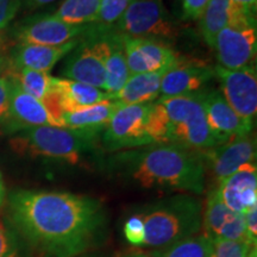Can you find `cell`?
I'll return each instance as SVG.
<instances>
[{
  "label": "cell",
  "instance_id": "28",
  "mask_svg": "<svg viewBox=\"0 0 257 257\" xmlns=\"http://www.w3.org/2000/svg\"><path fill=\"white\" fill-rule=\"evenodd\" d=\"M130 3L131 0H101L98 17L94 23H91L93 29L99 32L114 29Z\"/></svg>",
  "mask_w": 257,
  "mask_h": 257
},
{
  "label": "cell",
  "instance_id": "30",
  "mask_svg": "<svg viewBox=\"0 0 257 257\" xmlns=\"http://www.w3.org/2000/svg\"><path fill=\"white\" fill-rule=\"evenodd\" d=\"M23 246L11 223L0 217V257H22Z\"/></svg>",
  "mask_w": 257,
  "mask_h": 257
},
{
  "label": "cell",
  "instance_id": "37",
  "mask_svg": "<svg viewBox=\"0 0 257 257\" xmlns=\"http://www.w3.org/2000/svg\"><path fill=\"white\" fill-rule=\"evenodd\" d=\"M53 2H55V0H25L28 8H30V9L41 8V6L48 5V4H50V3H53Z\"/></svg>",
  "mask_w": 257,
  "mask_h": 257
},
{
  "label": "cell",
  "instance_id": "35",
  "mask_svg": "<svg viewBox=\"0 0 257 257\" xmlns=\"http://www.w3.org/2000/svg\"><path fill=\"white\" fill-rule=\"evenodd\" d=\"M245 223V237L246 240L256 246L257 244V206L250 208L243 214Z\"/></svg>",
  "mask_w": 257,
  "mask_h": 257
},
{
  "label": "cell",
  "instance_id": "4",
  "mask_svg": "<svg viewBox=\"0 0 257 257\" xmlns=\"http://www.w3.org/2000/svg\"><path fill=\"white\" fill-rule=\"evenodd\" d=\"M204 91L157 99L165 124L166 144L202 153L218 147L208 126L204 107Z\"/></svg>",
  "mask_w": 257,
  "mask_h": 257
},
{
  "label": "cell",
  "instance_id": "20",
  "mask_svg": "<svg viewBox=\"0 0 257 257\" xmlns=\"http://www.w3.org/2000/svg\"><path fill=\"white\" fill-rule=\"evenodd\" d=\"M75 38L62 46H37V44H18L10 60V69H32L48 73L54 66L69 54L79 44Z\"/></svg>",
  "mask_w": 257,
  "mask_h": 257
},
{
  "label": "cell",
  "instance_id": "2",
  "mask_svg": "<svg viewBox=\"0 0 257 257\" xmlns=\"http://www.w3.org/2000/svg\"><path fill=\"white\" fill-rule=\"evenodd\" d=\"M108 170L146 189H166L199 195L205 191L201 153L175 144H154L124 150L108 160Z\"/></svg>",
  "mask_w": 257,
  "mask_h": 257
},
{
  "label": "cell",
  "instance_id": "6",
  "mask_svg": "<svg viewBox=\"0 0 257 257\" xmlns=\"http://www.w3.org/2000/svg\"><path fill=\"white\" fill-rule=\"evenodd\" d=\"M114 30L124 36L165 43L179 36L178 24L169 17L163 0H131Z\"/></svg>",
  "mask_w": 257,
  "mask_h": 257
},
{
  "label": "cell",
  "instance_id": "3",
  "mask_svg": "<svg viewBox=\"0 0 257 257\" xmlns=\"http://www.w3.org/2000/svg\"><path fill=\"white\" fill-rule=\"evenodd\" d=\"M144 226L141 249L162 250L200 233L202 202L193 194L173 195L140 208Z\"/></svg>",
  "mask_w": 257,
  "mask_h": 257
},
{
  "label": "cell",
  "instance_id": "41",
  "mask_svg": "<svg viewBox=\"0 0 257 257\" xmlns=\"http://www.w3.org/2000/svg\"><path fill=\"white\" fill-rule=\"evenodd\" d=\"M4 200H5V186H4V182H3L2 174H0V206L4 204Z\"/></svg>",
  "mask_w": 257,
  "mask_h": 257
},
{
  "label": "cell",
  "instance_id": "32",
  "mask_svg": "<svg viewBox=\"0 0 257 257\" xmlns=\"http://www.w3.org/2000/svg\"><path fill=\"white\" fill-rule=\"evenodd\" d=\"M12 85H14V79L8 69V72L0 76V125L4 123L8 117Z\"/></svg>",
  "mask_w": 257,
  "mask_h": 257
},
{
  "label": "cell",
  "instance_id": "29",
  "mask_svg": "<svg viewBox=\"0 0 257 257\" xmlns=\"http://www.w3.org/2000/svg\"><path fill=\"white\" fill-rule=\"evenodd\" d=\"M253 248L248 240L211 239L210 257H249Z\"/></svg>",
  "mask_w": 257,
  "mask_h": 257
},
{
  "label": "cell",
  "instance_id": "15",
  "mask_svg": "<svg viewBox=\"0 0 257 257\" xmlns=\"http://www.w3.org/2000/svg\"><path fill=\"white\" fill-rule=\"evenodd\" d=\"M88 24L73 25L61 21L54 15L41 16L24 22L15 31L19 44L37 46H62L67 42L81 37Z\"/></svg>",
  "mask_w": 257,
  "mask_h": 257
},
{
  "label": "cell",
  "instance_id": "33",
  "mask_svg": "<svg viewBox=\"0 0 257 257\" xmlns=\"http://www.w3.org/2000/svg\"><path fill=\"white\" fill-rule=\"evenodd\" d=\"M210 0H182V18L188 21H197L204 12Z\"/></svg>",
  "mask_w": 257,
  "mask_h": 257
},
{
  "label": "cell",
  "instance_id": "18",
  "mask_svg": "<svg viewBox=\"0 0 257 257\" xmlns=\"http://www.w3.org/2000/svg\"><path fill=\"white\" fill-rule=\"evenodd\" d=\"M204 107L210 130L218 146L234 137L245 136L252 133L253 125L248 124L234 112L216 89L204 92Z\"/></svg>",
  "mask_w": 257,
  "mask_h": 257
},
{
  "label": "cell",
  "instance_id": "34",
  "mask_svg": "<svg viewBox=\"0 0 257 257\" xmlns=\"http://www.w3.org/2000/svg\"><path fill=\"white\" fill-rule=\"evenodd\" d=\"M22 0H0V31L17 15Z\"/></svg>",
  "mask_w": 257,
  "mask_h": 257
},
{
  "label": "cell",
  "instance_id": "40",
  "mask_svg": "<svg viewBox=\"0 0 257 257\" xmlns=\"http://www.w3.org/2000/svg\"><path fill=\"white\" fill-rule=\"evenodd\" d=\"M8 48V43H6L5 37L3 36L2 31H0V56H4V53Z\"/></svg>",
  "mask_w": 257,
  "mask_h": 257
},
{
  "label": "cell",
  "instance_id": "39",
  "mask_svg": "<svg viewBox=\"0 0 257 257\" xmlns=\"http://www.w3.org/2000/svg\"><path fill=\"white\" fill-rule=\"evenodd\" d=\"M120 257H152L149 253L146 252H141V251H133V252H127L121 255Z\"/></svg>",
  "mask_w": 257,
  "mask_h": 257
},
{
  "label": "cell",
  "instance_id": "13",
  "mask_svg": "<svg viewBox=\"0 0 257 257\" xmlns=\"http://www.w3.org/2000/svg\"><path fill=\"white\" fill-rule=\"evenodd\" d=\"M205 167L218 182L243 166L256 162V141L252 135L234 137L220 146L201 153Z\"/></svg>",
  "mask_w": 257,
  "mask_h": 257
},
{
  "label": "cell",
  "instance_id": "25",
  "mask_svg": "<svg viewBox=\"0 0 257 257\" xmlns=\"http://www.w3.org/2000/svg\"><path fill=\"white\" fill-rule=\"evenodd\" d=\"M100 4L101 0H63L54 16L68 24H91L98 17Z\"/></svg>",
  "mask_w": 257,
  "mask_h": 257
},
{
  "label": "cell",
  "instance_id": "9",
  "mask_svg": "<svg viewBox=\"0 0 257 257\" xmlns=\"http://www.w3.org/2000/svg\"><path fill=\"white\" fill-rule=\"evenodd\" d=\"M63 74L66 79L105 91L106 74L101 42L98 35L93 32L91 24H88L79 44L66 61Z\"/></svg>",
  "mask_w": 257,
  "mask_h": 257
},
{
  "label": "cell",
  "instance_id": "38",
  "mask_svg": "<svg viewBox=\"0 0 257 257\" xmlns=\"http://www.w3.org/2000/svg\"><path fill=\"white\" fill-rule=\"evenodd\" d=\"M79 257H111V256L106 255V253H104V252L95 251V250H92V251H88V252L83 253V255L79 256Z\"/></svg>",
  "mask_w": 257,
  "mask_h": 257
},
{
  "label": "cell",
  "instance_id": "31",
  "mask_svg": "<svg viewBox=\"0 0 257 257\" xmlns=\"http://www.w3.org/2000/svg\"><path fill=\"white\" fill-rule=\"evenodd\" d=\"M123 232L125 239L134 248H141L144 240L143 221L137 213L131 214L124 223Z\"/></svg>",
  "mask_w": 257,
  "mask_h": 257
},
{
  "label": "cell",
  "instance_id": "27",
  "mask_svg": "<svg viewBox=\"0 0 257 257\" xmlns=\"http://www.w3.org/2000/svg\"><path fill=\"white\" fill-rule=\"evenodd\" d=\"M211 239L205 233L181 240L167 249L153 250L149 252L152 257H210Z\"/></svg>",
  "mask_w": 257,
  "mask_h": 257
},
{
  "label": "cell",
  "instance_id": "8",
  "mask_svg": "<svg viewBox=\"0 0 257 257\" xmlns=\"http://www.w3.org/2000/svg\"><path fill=\"white\" fill-rule=\"evenodd\" d=\"M213 49L225 69L236 70L255 66L257 50L256 16L248 14L218 32Z\"/></svg>",
  "mask_w": 257,
  "mask_h": 257
},
{
  "label": "cell",
  "instance_id": "5",
  "mask_svg": "<svg viewBox=\"0 0 257 257\" xmlns=\"http://www.w3.org/2000/svg\"><path fill=\"white\" fill-rule=\"evenodd\" d=\"M100 134L63 126H37L21 131L10 143L19 154L78 165L95 149Z\"/></svg>",
  "mask_w": 257,
  "mask_h": 257
},
{
  "label": "cell",
  "instance_id": "12",
  "mask_svg": "<svg viewBox=\"0 0 257 257\" xmlns=\"http://www.w3.org/2000/svg\"><path fill=\"white\" fill-rule=\"evenodd\" d=\"M214 76V67L205 61L180 55L176 62L163 74L161 95L176 96L204 91L205 86Z\"/></svg>",
  "mask_w": 257,
  "mask_h": 257
},
{
  "label": "cell",
  "instance_id": "42",
  "mask_svg": "<svg viewBox=\"0 0 257 257\" xmlns=\"http://www.w3.org/2000/svg\"><path fill=\"white\" fill-rule=\"evenodd\" d=\"M8 62H9L8 57L0 56V66H3V64H5V63H8Z\"/></svg>",
  "mask_w": 257,
  "mask_h": 257
},
{
  "label": "cell",
  "instance_id": "23",
  "mask_svg": "<svg viewBox=\"0 0 257 257\" xmlns=\"http://www.w3.org/2000/svg\"><path fill=\"white\" fill-rule=\"evenodd\" d=\"M123 106L115 100H106L98 104L86 106L70 112H66L61 117L63 127L74 130H91L102 134L106 125L118 108Z\"/></svg>",
  "mask_w": 257,
  "mask_h": 257
},
{
  "label": "cell",
  "instance_id": "7",
  "mask_svg": "<svg viewBox=\"0 0 257 257\" xmlns=\"http://www.w3.org/2000/svg\"><path fill=\"white\" fill-rule=\"evenodd\" d=\"M153 104L120 106L102 131L101 142L105 149L118 152L153 146L148 133Z\"/></svg>",
  "mask_w": 257,
  "mask_h": 257
},
{
  "label": "cell",
  "instance_id": "21",
  "mask_svg": "<svg viewBox=\"0 0 257 257\" xmlns=\"http://www.w3.org/2000/svg\"><path fill=\"white\" fill-rule=\"evenodd\" d=\"M91 29L93 32L98 35L101 42L106 74L105 92L114 95L115 93L120 91L128 76H130L126 59H125L121 35L118 34L114 29L110 31L99 32L93 29L92 24Z\"/></svg>",
  "mask_w": 257,
  "mask_h": 257
},
{
  "label": "cell",
  "instance_id": "11",
  "mask_svg": "<svg viewBox=\"0 0 257 257\" xmlns=\"http://www.w3.org/2000/svg\"><path fill=\"white\" fill-rule=\"evenodd\" d=\"M121 40L130 75L162 72L172 67L180 56L165 42L124 35Z\"/></svg>",
  "mask_w": 257,
  "mask_h": 257
},
{
  "label": "cell",
  "instance_id": "1",
  "mask_svg": "<svg viewBox=\"0 0 257 257\" xmlns=\"http://www.w3.org/2000/svg\"><path fill=\"white\" fill-rule=\"evenodd\" d=\"M9 218L35 257H79L98 248L107 232L101 201L68 192L16 191Z\"/></svg>",
  "mask_w": 257,
  "mask_h": 257
},
{
  "label": "cell",
  "instance_id": "43",
  "mask_svg": "<svg viewBox=\"0 0 257 257\" xmlns=\"http://www.w3.org/2000/svg\"><path fill=\"white\" fill-rule=\"evenodd\" d=\"M249 257H257V249L256 248H253L251 250V252L249 253Z\"/></svg>",
  "mask_w": 257,
  "mask_h": 257
},
{
  "label": "cell",
  "instance_id": "16",
  "mask_svg": "<svg viewBox=\"0 0 257 257\" xmlns=\"http://www.w3.org/2000/svg\"><path fill=\"white\" fill-rule=\"evenodd\" d=\"M106 100H114L113 95L108 94L104 89L93 87L82 82H76L69 79L54 78L53 92L44 102L55 119L61 123V117L66 112L91 106Z\"/></svg>",
  "mask_w": 257,
  "mask_h": 257
},
{
  "label": "cell",
  "instance_id": "10",
  "mask_svg": "<svg viewBox=\"0 0 257 257\" xmlns=\"http://www.w3.org/2000/svg\"><path fill=\"white\" fill-rule=\"evenodd\" d=\"M221 94L231 108L248 124L253 125L257 113V74L255 66L230 70L214 67Z\"/></svg>",
  "mask_w": 257,
  "mask_h": 257
},
{
  "label": "cell",
  "instance_id": "17",
  "mask_svg": "<svg viewBox=\"0 0 257 257\" xmlns=\"http://www.w3.org/2000/svg\"><path fill=\"white\" fill-rule=\"evenodd\" d=\"M201 227L210 239L246 240L243 214L230 210L218 197L216 188L211 189L202 206Z\"/></svg>",
  "mask_w": 257,
  "mask_h": 257
},
{
  "label": "cell",
  "instance_id": "22",
  "mask_svg": "<svg viewBox=\"0 0 257 257\" xmlns=\"http://www.w3.org/2000/svg\"><path fill=\"white\" fill-rule=\"evenodd\" d=\"M248 14H256V11L234 4L231 0H210L199 18V28L207 46L213 49L218 32Z\"/></svg>",
  "mask_w": 257,
  "mask_h": 257
},
{
  "label": "cell",
  "instance_id": "24",
  "mask_svg": "<svg viewBox=\"0 0 257 257\" xmlns=\"http://www.w3.org/2000/svg\"><path fill=\"white\" fill-rule=\"evenodd\" d=\"M166 70L133 74L128 76L120 91L113 95V99L121 105L148 104L156 101L161 95V81Z\"/></svg>",
  "mask_w": 257,
  "mask_h": 257
},
{
  "label": "cell",
  "instance_id": "19",
  "mask_svg": "<svg viewBox=\"0 0 257 257\" xmlns=\"http://www.w3.org/2000/svg\"><path fill=\"white\" fill-rule=\"evenodd\" d=\"M217 194L230 210L244 214L257 206L256 162L243 166L233 174L218 182Z\"/></svg>",
  "mask_w": 257,
  "mask_h": 257
},
{
  "label": "cell",
  "instance_id": "36",
  "mask_svg": "<svg viewBox=\"0 0 257 257\" xmlns=\"http://www.w3.org/2000/svg\"><path fill=\"white\" fill-rule=\"evenodd\" d=\"M231 2L234 3V4L243 6V8L252 10V11H256V4L257 0H231Z\"/></svg>",
  "mask_w": 257,
  "mask_h": 257
},
{
  "label": "cell",
  "instance_id": "14",
  "mask_svg": "<svg viewBox=\"0 0 257 257\" xmlns=\"http://www.w3.org/2000/svg\"><path fill=\"white\" fill-rule=\"evenodd\" d=\"M12 79L14 85L10 99L9 113L5 121L2 124L4 131L8 134H14L30 127L62 126L43 102L24 92L14 76Z\"/></svg>",
  "mask_w": 257,
  "mask_h": 257
},
{
  "label": "cell",
  "instance_id": "26",
  "mask_svg": "<svg viewBox=\"0 0 257 257\" xmlns=\"http://www.w3.org/2000/svg\"><path fill=\"white\" fill-rule=\"evenodd\" d=\"M9 70L24 92L38 99L43 104L48 100L53 92V76L48 73L25 68L18 70L9 68Z\"/></svg>",
  "mask_w": 257,
  "mask_h": 257
}]
</instances>
